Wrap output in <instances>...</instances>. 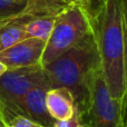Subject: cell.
<instances>
[{
    "mask_svg": "<svg viewBox=\"0 0 127 127\" xmlns=\"http://www.w3.org/2000/svg\"><path fill=\"white\" fill-rule=\"evenodd\" d=\"M42 68L50 88H66L71 93L76 112L84 119L90 107L95 74L101 68L95 29L77 46Z\"/></svg>",
    "mask_w": 127,
    "mask_h": 127,
    "instance_id": "cell-1",
    "label": "cell"
},
{
    "mask_svg": "<svg viewBox=\"0 0 127 127\" xmlns=\"http://www.w3.org/2000/svg\"><path fill=\"white\" fill-rule=\"evenodd\" d=\"M101 70L110 96L124 98V20L122 0H106L100 15L93 21Z\"/></svg>",
    "mask_w": 127,
    "mask_h": 127,
    "instance_id": "cell-2",
    "label": "cell"
},
{
    "mask_svg": "<svg viewBox=\"0 0 127 127\" xmlns=\"http://www.w3.org/2000/svg\"><path fill=\"white\" fill-rule=\"evenodd\" d=\"M94 31V24L79 4H68L58 16L53 32L46 42L41 66L51 63L64 53L77 46Z\"/></svg>",
    "mask_w": 127,
    "mask_h": 127,
    "instance_id": "cell-3",
    "label": "cell"
},
{
    "mask_svg": "<svg viewBox=\"0 0 127 127\" xmlns=\"http://www.w3.org/2000/svg\"><path fill=\"white\" fill-rule=\"evenodd\" d=\"M84 123L87 127H124L123 101L110 96L101 68L95 74L90 107Z\"/></svg>",
    "mask_w": 127,
    "mask_h": 127,
    "instance_id": "cell-4",
    "label": "cell"
},
{
    "mask_svg": "<svg viewBox=\"0 0 127 127\" xmlns=\"http://www.w3.org/2000/svg\"><path fill=\"white\" fill-rule=\"evenodd\" d=\"M39 86L50 88L41 65L9 69L0 77V101L24 115L20 101L27 93Z\"/></svg>",
    "mask_w": 127,
    "mask_h": 127,
    "instance_id": "cell-5",
    "label": "cell"
},
{
    "mask_svg": "<svg viewBox=\"0 0 127 127\" xmlns=\"http://www.w3.org/2000/svg\"><path fill=\"white\" fill-rule=\"evenodd\" d=\"M46 42L37 38H27L0 51V62L9 69L41 65Z\"/></svg>",
    "mask_w": 127,
    "mask_h": 127,
    "instance_id": "cell-6",
    "label": "cell"
},
{
    "mask_svg": "<svg viewBox=\"0 0 127 127\" xmlns=\"http://www.w3.org/2000/svg\"><path fill=\"white\" fill-rule=\"evenodd\" d=\"M49 89L46 86L32 88L21 99L19 105L25 116L44 127H54L56 122L49 115L46 106V95Z\"/></svg>",
    "mask_w": 127,
    "mask_h": 127,
    "instance_id": "cell-7",
    "label": "cell"
},
{
    "mask_svg": "<svg viewBox=\"0 0 127 127\" xmlns=\"http://www.w3.org/2000/svg\"><path fill=\"white\" fill-rule=\"evenodd\" d=\"M46 106L49 115L55 121H66L76 113L75 99L66 88H51L46 95Z\"/></svg>",
    "mask_w": 127,
    "mask_h": 127,
    "instance_id": "cell-8",
    "label": "cell"
},
{
    "mask_svg": "<svg viewBox=\"0 0 127 127\" xmlns=\"http://www.w3.org/2000/svg\"><path fill=\"white\" fill-rule=\"evenodd\" d=\"M56 20L57 18H44L30 21L26 26V32L28 38H37L47 42L53 32Z\"/></svg>",
    "mask_w": 127,
    "mask_h": 127,
    "instance_id": "cell-9",
    "label": "cell"
},
{
    "mask_svg": "<svg viewBox=\"0 0 127 127\" xmlns=\"http://www.w3.org/2000/svg\"><path fill=\"white\" fill-rule=\"evenodd\" d=\"M124 20V98H123V122L127 127V0H122Z\"/></svg>",
    "mask_w": 127,
    "mask_h": 127,
    "instance_id": "cell-10",
    "label": "cell"
},
{
    "mask_svg": "<svg viewBox=\"0 0 127 127\" xmlns=\"http://www.w3.org/2000/svg\"><path fill=\"white\" fill-rule=\"evenodd\" d=\"M28 0H0V18L17 16L25 9Z\"/></svg>",
    "mask_w": 127,
    "mask_h": 127,
    "instance_id": "cell-11",
    "label": "cell"
},
{
    "mask_svg": "<svg viewBox=\"0 0 127 127\" xmlns=\"http://www.w3.org/2000/svg\"><path fill=\"white\" fill-rule=\"evenodd\" d=\"M105 2L106 0H85L83 8L86 10V12L90 17V19L94 21L100 15Z\"/></svg>",
    "mask_w": 127,
    "mask_h": 127,
    "instance_id": "cell-12",
    "label": "cell"
},
{
    "mask_svg": "<svg viewBox=\"0 0 127 127\" xmlns=\"http://www.w3.org/2000/svg\"><path fill=\"white\" fill-rule=\"evenodd\" d=\"M84 125L85 123L83 117L76 112L71 118L66 121H56L54 127H84Z\"/></svg>",
    "mask_w": 127,
    "mask_h": 127,
    "instance_id": "cell-13",
    "label": "cell"
},
{
    "mask_svg": "<svg viewBox=\"0 0 127 127\" xmlns=\"http://www.w3.org/2000/svg\"><path fill=\"white\" fill-rule=\"evenodd\" d=\"M10 127H44L39 125L38 123L31 121L30 118H28L25 115H17L15 118L11 121Z\"/></svg>",
    "mask_w": 127,
    "mask_h": 127,
    "instance_id": "cell-14",
    "label": "cell"
},
{
    "mask_svg": "<svg viewBox=\"0 0 127 127\" xmlns=\"http://www.w3.org/2000/svg\"><path fill=\"white\" fill-rule=\"evenodd\" d=\"M67 4H79V6L83 7L85 0H64Z\"/></svg>",
    "mask_w": 127,
    "mask_h": 127,
    "instance_id": "cell-15",
    "label": "cell"
},
{
    "mask_svg": "<svg viewBox=\"0 0 127 127\" xmlns=\"http://www.w3.org/2000/svg\"><path fill=\"white\" fill-rule=\"evenodd\" d=\"M7 70H8V68L6 67V65H4L3 63H1V62H0V77H1L2 75H3L4 72L7 71Z\"/></svg>",
    "mask_w": 127,
    "mask_h": 127,
    "instance_id": "cell-16",
    "label": "cell"
},
{
    "mask_svg": "<svg viewBox=\"0 0 127 127\" xmlns=\"http://www.w3.org/2000/svg\"><path fill=\"white\" fill-rule=\"evenodd\" d=\"M13 17H15V16H13ZM11 18H12V17H8V18H0V28H1V27H3L4 25H6L7 22H8L9 20L11 19Z\"/></svg>",
    "mask_w": 127,
    "mask_h": 127,
    "instance_id": "cell-17",
    "label": "cell"
},
{
    "mask_svg": "<svg viewBox=\"0 0 127 127\" xmlns=\"http://www.w3.org/2000/svg\"><path fill=\"white\" fill-rule=\"evenodd\" d=\"M0 127H3V126H2V124H1V123H0Z\"/></svg>",
    "mask_w": 127,
    "mask_h": 127,
    "instance_id": "cell-18",
    "label": "cell"
},
{
    "mask_svg": "<svg viewBox=\"0 0 127 127\" xmlns=\"http://www.w3.org/2000/svg\"><path fill=\"white\" fill-rule=\"evenodd\" d=\"M84 127H87V126H86V125H84Z\"/></svg>",
    "mask_w": 127,
    "mask_h": 127,
    "instance_id": "cell-19",
    "label": "cell"
},
{
    "mask_svg": "<svg viewBox=\"0 0 127 127\" xmlns=\"http://www.w3.org/2000/svg\"><path fill=\"white\" fill-rule=\"evenodd\" d=\"M0 51H1V47H0Z\"/></svg>",
    "mask_w": 127,
    "mask_h": 127,
    "instance_id": "cell-20",
    "label": "cell"
},
{
    "mask_svg": "<svg viewBox=\"0 0 127 127\" xmlns=\"http://www.w3.org/2000/svg\"><path fill=\"white\" fill-rule=\"evenodd\" d=\"M9 127H10V126H9Z\"/></svg>",
    "mask_w": 127,
    "mask_h": 127,
    "instance_id": "cell-21",
    "label": "cell"
}]
</instances>
